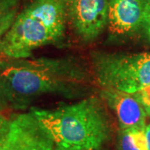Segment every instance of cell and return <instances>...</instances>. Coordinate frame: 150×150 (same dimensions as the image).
<instances>
[{"instance_id":"obj_1","label":"cell","mask_w":150,"mask_h":150,"mask_svg":"<svg viewBox=\"0 0 150 150\" xmlns=\"http://www.w3.org/2000/svg\"><path fill=\"white\" fill-rule=\"evenodd\" d=\"M90 67L74 57L0 59V105L24 109L43 95L83 98L93 93Z\"/></svg>"},{"instance_id":"obj_2","label":"cell","mask_w":150,"mask_h":150,"mask_svg":"<svg viewBox=\"0 0 150 150\" xmlns=\"http://www.w3.org/2000/svg\"><path fill=\"white\" fill-rule=\"evenodd\" d=\"M31 112L57 146L95 150L110 137L107 106L99 96L90 95L54 109L33 108Z\"/></svg>"},{"instance_id":"obj_3","label":"cell","mask_w":150,"mask_h":150,"mask_svg":"<svg viewBox=\"0 0 150 150\" xmlns=\"http://www.w3.org/2000/svg\"><path fill=\"white\" fill-rule=\"evenodd\" d=\"M90 69L100 88L135 93L150 85V53L94 51L90 54Z\"/></svg>"},{"instance_id":"obj_4","label":"cell","mask_w":150,"mask_h":150,"mask_svg":"<svg viewBox=\"0 0 150 150\" xmlns=\"http://www.w3.org/2000/svg\"><path fill=\"white\" fill-rule=\"evenodd\" d=\"M58 43L59 40L47 25L24 9L3 37L2 51L5 58L25 59L36 48Z\"/></svg>"},{"instance_id":"obj_5","label":"cell","mask_w":150,"mask_h":150,"mask_svg":"<svg viewBox=\"0 0 150 150\" xmlns=\"http://www.w3.org/2000/svg\"><path fill=\"white\" fill-rule=\"evenodd\" d=\"M108 29L112 40L150 42V0H108Z\"/></svg>"},{"instance_id":"obj_6","label":"cell","mask_w":150,"mask_h":150,"mask_svg":"<svg viewBox=\"0 0 150 150\" xmlns=\"http://www.w3.org/2000/svg\"><path fill=\"white\" fill-rule=\"evenodd\" d=\"M67 23L85 43L96 40L108 27V0H64Z\"/></svg>"},{"instance_id":"obj_7","label":"cell","mask_w":150,"mask_h":150,"mask_svg":"<svg viewBox=\"0 0 150 150\" xmlns=\"http://www.w3.org/2000/svg\"><path fill=\"white\" fill-rule=\"evenodd\" d=\"M54 140L31 111L14 115L0 139V150H54Z\"/></svg>"},{"instance_id":"obj_8","label":"cell","mask_w":150,"mask_h":150,"mask_svg":"<svg viewBox=\"0 0 150 150\" xmlns=\"http://www.w3.org/2000/svg\"><path fill=\"white\" fill-rule=\"evenodd\" d=\"M99 97L118 119L120 129H144L147 113L134 93L101 88Z\"/></svg>"},{"instance_id":"obj_9","label":"cell","mask_w":150,"mask_h":150,"mask_svg":"<svg viewBox=\"0 0 150 150\" xmlns=\"http://www.w3.org/2000/svg\"><path fill=\"white\" fill-rule=\"evenodd\" d=\"M118 150H148L144 129H120L117 140Z\"/></svg>"},{"instance_id":"obj_10","label":"cell","mask_w":150,"mask_h":150,"mask_svg":"<svg viewBox=\"0 0 150 150\" xmlns=\"http://www.w3.org/2000/svg\"><path fill=\"white\" fill-rule=\"evenodd\" d=\"M19 0H0V38H3L18 16Z\"/></svg>"},{"instance_id":"obj_11","label":"cell","mask_w":150,"mask_h":150,"mask_svg":"<svg viewBox=\"0 0 150 150\" xmlns=\"http://www.w3.org/2000/svg\"><path fill=\"white\" fill-rule=\"evenodd\" d=\"M134 94L144 106L146 113L150 115V85L146 86Z\"/></svg>"},{"instance_id":"obj_12","label":"cell","mask_w":150,"mask_h":150,"mask_svg":"<svg viewBox=\"0 0 150 150\" xmlns=\"http://www.w3.org/2000/svg\"><path fill=\"white\" fill-rule=\"evenodd\" d=\"M4 108H3L0 105V139L6 133L8 127L9 120H10V119L6 118V116L3 112Z\"/></svg>"},{"instance_id":"obj_13","label":"cell","mask_w":150,"mask_h":150,"mask_svg":"<svg viewBox=\"0 0 150 150\" xmlns=\"http://www.w3.org/2000/svg\"><path fill=\"white\" fill-rule=\"evenodd\" d=\"M144 135L145 139H146V144H147V149L150 150V124L147 125L144 129Z\"/></svg>"},{"instance_id":"obj_14","label":"cell","mask_w":150,"mask_h":150,"mask_svg":"<svg viewBox=\"0 0 150 150\" xmlns=\"http://www.w3.org/2000/svg\"><path fill=\"white\" fill-rule=\"evenodd\" d=\"M55 150H88L83 149H79V148H69V147H62V146H57Z\"/></svg>"},{"instance_id":"obj_15","label":"cell","mask_w":150,"mask_h":150,"mask_svg":"<svg viewBox=\"0 0 150 150\" xmlns=\"http://www.w3.org/2000/svg\"><path fill=\"white\" fill-rule=\"evenodd\" d=\"M2 39H3V38H0V59L5 58L3 54V51H2Z\"/></svg>"}]
</instances>
